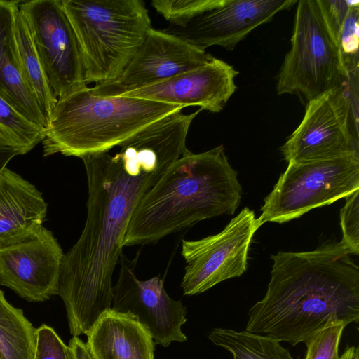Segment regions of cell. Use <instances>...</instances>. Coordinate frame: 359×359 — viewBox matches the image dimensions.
I'll return each instance as SVG.
<instances>
[{"label": "cell", "mask_w": 359, "mask_h": 359, "mask_svg": "<svg viewBox=\"0 0 359 359\" xmlns=\"http://www.w3.org/2000/svg\"><path fill=\"white\" fill-rule=\"evenodd\" d=\"M193 116L175 111L108 151L80 157L88 181V214L81 236L64 254L57 295L70 333L87 334L111 309L112 276L137 205L165 170L184 154Z\"/></svg>", "instance_id": "6da1fadb"}, {"label": "cell", "mask_w": 359, "mask_h": 359, "mask_svg": "<svg viewBox=\"0 0 359 359\" xmlns=\"http://www.w3.org/2000/svg\"><path fill=\"white\" fill-rule=\"evenodd\" d=\"M341 241L307 252H279L264 297L245 331L292 346L329 324L359 320V267Z\"/></svg>", "instance_id": "7a4b0ae2"}, {"label": "cell", "mask_w": 359, "mask_h": 359, "mask_svg": "<svg viewBox=\"0 0 359 359\" xmlns=\"http://www.w3.org/2000/svg\"><path fill=\"white\" fill-rule=\"evenodd\" d=\"M242 197L222 145L187 151L172 163L135 209L123 245L156 243L202 220L233 215Z\"/></svg>", "instance_id": "3957f363"}, {"label": "cell", "mask_w": 359, "mask_h": 359, "mask_svg": "<svg viewBox=\"0 0 359 359\" xmlns=\"http://www.w3.org/2000/svg\"><path fill=\"white\" fill-rule=\"evenodd\" d=\"M184 107L124 95L102 97L87 87L57 100L45 137L44 156L108 151L151 123Z\"/></svg>", "instance_id": "277c9868"}, {"label": "cell", "mask_w": 359, "mask_h": 359, "mask_svg": "<svg viewBox=\"0 0 359 359\" xmlns=\"http://www.w3.org/2000/svg\"><path fill=\"white\" fill-rule=\"evenodd\" d=\"M81 47L87 85L123 70L152 28L142 0H62Z\"/></svg>", "instance_id": "5b68a950"}, {"label": "cell", "mask_w": 359, "mask_h": 359, "mask_svg": "<svg viewBox=\"0 0 359 359\" xmlns=\"http://www.w3.org/2000/svg\"><path fill=\"white\" fill-rule=\"evenodd\" d=\"M297 4L291 48L279 72L276 90L278 95H298L308 102L344 86L349 74L318 1Z\"/></svg>", "instance_id": "8992f818"}, {"label": "cell", "mask_w": 359, "mask_h": 359, "mask_svg": "<svg viewBox=\"0 0 359 359\" xmlns=\"http://www.w3.org/2000/svg\"><path fill=\"white\" fill-rule=\"evenodd\" d=\"M359 189V156L288 162L264 198L258 219L283 224L313 208L330 205Z\"/></svg>", "instance_id": "52a82bcc"}, {"label": "cell", "mask_w": 359, "mask_h": 359, "mask_svg": "<svg viewBox=\"0 0 359 359\" xmlns=\"http://www.w3.org/2000/svg\"><path fill=\"white\" fill-rule=\"evenodd\" d=\"M307 102L304 117L280 147L286 161L359 156L358 76Z\"/></svg>", "instance_id": "ba28073f"}, {"label": "cell", "mask_w": 359, "mask_h": 359, "mask_svg": "<svg viewBox=\"0 0 359 359\" xmlns=\"http://www.w3.org/2000/svg\"><path fill=\"white\" fill-rule=\"evenodd\" d=\"M18 6L56 98L87 88L81 47L62 0L20 1Z\"/></svg>", "instance_id": "9c48e42d"}, {"label": "cell", "mask_w": 359, "mask_h": 359, "mask_svg": "<svg viewBox=\"0 0 359 359\" xmlns=\"http://www.w3.org/2000/svg\"><path fill=\"white\" fill-rule=\"evenodd\" d=\"M260 226L254 211L245 207L219 233L196 241L182 240L184 294H198L243 275L250 243Z\"/></svg>", "instance_id": "30bf717a"}, {"label": "cell", "mask_w": 359, "mask_h": 359, "mask_svg": "<svg viewBox=\"0 0 359 359\" xmlns=\"http://www.w3.org/2000/svg\"><path fill=\"white\" fill-rule=\"evenodd\" d=\"M138 255L133 260L123 254L120 257L118 278L112 287V309L136 317L149 332L155 344L167 347L172 341H185L187 339L182 326L187 321L186 308L180 300L168 296L160 276L147 280L136 277Z\"/></svg>", "instance_id": "8fae6325"}, {"label": "cell", "mask_w": 359, "mask_h": 359, "mask_svg": "<svg viewBox=\"0 0 359 359\" xmlns=\"http://www.w3.org/2000/svg\"><path fill=\"white\" fill-rule=\"evenodd\" d=\"M212 57L173 35L151 28L116 79L90 88L95 95L119 96L195 69Z\"/></svg>", "instance_id": "7c38bea8"}, {"label": "cell", "mask_w": 359, "mask_h": 359, "mask_svg": "<svg viewBox=\"0 0 359 359\" xmlns=\"http://www.w3.org/2000/svg\"><path fill=\"white\" fill-rule=\"evenodd\" d=\"M295 0H226L182 26L170 25L163 29L193 48L205 49L219 46L233 50L250 32L269 22L278 12L287 9Z\"/></svg>", "instance_id": "4fadbf2b"}, {"label": "cell", "mask_w": 359, "mask_h": 359, "mask_svg": "<svg viewBox=\"0 0 359 359\" xmlns=\"http://www.w3.org/2000/svg\"><path fill=\"white\" fill-rule=\"evenodd\" d=\"M64 253L53 233L42 226L18 243L0 248V285L29 302L57 294Z\"/></svg>", "instance_id": "5bb4252c"}, {"label": "cell", "mask_w": 359, "mask_h": 359, "mask_svg": "<svg viewBox=\"0 0 359 359\" xmlns=\"http://www.w3.org/2000/svg\"><path fill=\"white\" fill-rule=\"evenodd\" d=\"M238 73L233 66L213 57L195 69L121 95L180 105L184 108L198 106L201 110L218 113L236 90L235 79Z\"/></svg>", "instance_id": "9a60e30c"}, {"label": "cell", "mask_w": 359, "mask_h": 359, "mask_svg": "<svg viewBox=\"0 0 359 359\" xmlns=\"http://www.w3.org/2000/svg\"><path fill=\"white\" fill-rule=\"evenodd\" d=\"M46 213L47 203L37 188L4 168L0 173V248L36 233Z\"/></svg>", "instance_id": "2e32d148"}, {"label": "cell", "mask_w": 359, "mask_h": 359, "mask_svg": "<svg viewBox=\"0 0 359 359\" xmlns=\"http://www.w3.org/2000/svg\"><path fill=\"white\" fill-rule=\"evenodd\" d=\"M86 335L87 344L96 359H154L151 335L131 314L111 308Z\"/></svg>", "instance_id": "e0dca14e"}, {"label": "cell", "mask_w": 359, "mask_h": 359, "mask_svg": "<svg viewBox=\"0 0 359 359\" xmlns=\"http://www.w3.org/2000/svg\"><path fill=\"white\" fill-rule=\"evenodd\" d=\"M19 2L0 0V94L27 119L46 130L47 121L21 72L15 36Z\"/></svg>", "instance_id": "ac0fdd59"}, {"label": "cell", "mask_w": 359, "mask_h": 359, "mask_svg": "<svg viewBox=\"0 0 359 359\" xmlns=\"http://www.w3.org/2000/svg\"><path fill=\"white\" fill-rule=\"evenodd\" d=\"M15 36L23 79L34 95L48 126L57 99L48 82L28 26L19 6L15 20Z\"/></svg>", "instance_id": "d6986e66"}, {"label": "cell", "mask_w": 359, "mask_h": 359, "mask_svg": "<svg viewBox=\"0 0 359 359\" xmlns=\"http://www.w3.org/2000/svg\"><path fill=\"white\" fill-rule=\"evenodd\" d=\"M37 338L35 328L22 310L14 307L0 290V357L34 359Z\"/></svg>", "instance_id": "ffe728a7"}, {"label": "cell", "mask_w": 359, "mask_h": 359, "mask_svg": "<svg viewBox=\"0 0 359 359\" xmlns=\"http://www.w3.org/2000/svg\"><path fill=\"white\" fill-rule=\"evenodd\" d=\"M208 338L229 351L233 359H294L280 341L245 330L217 327L209 333Z\"/></svg>", "instance_id": "44dd1931"}, {"label": "cell", "mask_w": 359, "mask_h": 359, "mask_svg": "<svg viewBox=\"0 0 359 359\" xmlns=\"http://www.w3.org/2000/svg\"><path fill=\"white\" fill-rule=\"evenodd\" d=\"M46 129L32 122L0 94V143L25 154L41 142Z\"/></svg>", "instance_id": "7402d4cb"}, {"label": "cell", "mask_w": 359, "mask_h": 359, "mask_svg": "<svg viewBox=\"0 0 359 359\" xmlns=\"http://www.w3.org/2000/svg\"><path fill=\"white\" fill-rule=\"evenodd\" d=\"M226 0H153L151 4L170 25L182 26L198 15L222 5Z\"/></svg>", "instance_id": "603a6c76"}, {"label": "cell", "mask_w": 359, "mask_h": 359, "mask_svg": "<svg viewBox=\"0 0 359 359\" xmlns=\"http://www.w3.org/2000/svg\"><path fill=\"white\" fill-rule=\"evenodd\" d=\"M359 4L352 6L341 28L338 44L345 68L348 73L358 74Z\"/></svg>", "instance_id": "cb8c5ba5"}, {"label": "cell", "mask_w": 359, "mask_h": 359, "mask_svg": "<svg viewBox=\"0 0 359 359\" xmlns=\"http://www.w3.org/2000/svg\"><path fill=\"white\" fill-rule=\"evenodd\" d=\"M347 325L343 322L331 323L312 335L304 343V359H339V346Z\"/></svg>", "instance_id": "d4e9b609"}, {"label": "cell", "mask_w": 359, "mask_h": 359, "mask_svg": "<svg viewBox=\"0 0 359 359\" xmlns=\"http://www.w3.org/2000/svg\"><path fill=\"white\" fill-rule=\"evenodd\" d=\"M340 210L341 242L351 255H359V189L346 196Z\"/></svg>", "instance_id": "484cf974"}, {"label": "cell", "mask_w": 359, "mask_h": 359, "mask_svg": "<svg viewBox=\"0 0 359 359\" xmlns=\"http://www.w3.org/2000/svg\"><path fill=\"white\" fill-rule=\"evenodd\" d=\"M34 359H74L71 348L51 327L43 324L37 328Z\"/></svg>", "instance_id": "4316f807"}, {"label": "cell", "mask_w": 359, "mask_h": 359, "mask_svg": "<svg viewBox=\"0 0 359 359\" xmlns=\"http://www.w3.org/2000/svg\"><path fill=\"white\" fill-rule=\"evenodd\" d=\"M327 23L337 41L350 8L358 1L318 0ZM338 43V42H337Z\"/></svg>", "instance_id": "83f0119b"}, {"label": "cell", "mask_w": 359, "mask_h": 359, "mask_svg": "<svg viewBox=\"0 0 359 359\" xmlns=\"http://www.w3.org/2000/svg\"><path fill=\"white\" fill-rule=\"evenodd\" d=\"M74 359H96L89 348L87 343L78 337H73L69 344Z\"/></svg>", "instance_id": "f1b7e54d"}, {"label": "cell", "mask_w": 359, "mask_h": 359, "mask_svg": "<svg viewBox=\"0 0 359 359\" xmlns=\"http://www.w3.org/2000/svg\"><path fill=\"white\" fill-rule=\"evenodd\" d=\"M20 152L15 148L0 143V173L6 168L8 162Z\"/></svg>", "instance_id": "f546056e"}, {"label": "cell", "mask_w": 359, "mask_h": 359, "mask_svg": "<svg viewBox=\"0 0 359 359\" xmlns=\"http://www.w3.org/2000/svg\"><path fill=\"white\" fill-rule=\"evenodd\" d=\"M359 356V348L355 346H347L339 359H355Z\"/></svg>", "instance_id": "4dcf8cb0"}, {"label": "cell", "mask_w": 359, "mask_h": 359, "mask_svg": "<svg viewBox=\"0 0 359 359\" xmlns=\"http://www.w3.org/2000/svg\"><path fill=\"white\" fill-rule=\"evenodd\" d=\"M355 359H359V356H358V357H357Z\"/></svg>", "instance_id": "1f68e13d"}, {"label": "cell", "mask_w": 359, "mask_h": 359, "mask_svg": "<svg viewBox=\"0 0 359 359\" xmlns=\"http://www.w3.org/2000/svg\"><path fill=\"white\" fill-rule=\"evenodd\" d=\"M0 359H1V357H0Z\"/></svg>", "instance_id": "d6a6232c"}]
</instances>
